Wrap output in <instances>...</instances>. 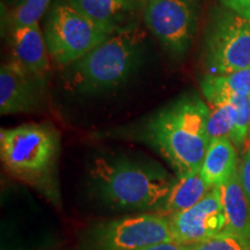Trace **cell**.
I'll list each match as a JSON object with an SVG mask.
<instances>
[{
  "mask_svg": "<svg viewBox=\"0 0 250 250\" xmlns=\"http://www.w3.org/2000/svg\"><path fill=\"white\" fill-rule=\"evenodd\" d=\"M51 0H23L15 9L13 18V29L29 26L39 22L42 15L49 8Z\"/></svg>",
  "mask_w": 250,
  "mask_h": 250,
  "instance_id": "cell-20",
  "label": "cell"
},
{
  "mask_svg": "<svg viewBox=\"0 0 250 250\" xmlns=\"http://www.w3.org/2000/svg\"><path fill=\"white\" fill-rule=\"evenodd\" d=\"M208 115V105L192 94L164 108L146 124L145 138L179 176L201 170L211 142Z\"/></svg>",
  "mask_w": 250,
  "mask_h": 250,
  "instance_id": "cell-1",
  "label": "cell"
},
{
  "mask_svg": "<svg viewBox=\"0 0 250 250\" xmlns=\"http://www.w3.org/2000/svg\"><path fill=\"white\" fill-rule=\"evenodd\" d=\"M235 124L234 108L229 102L210 104V115L208 120V133L210 139L229 138Z\"/></svg>",
  "mask_w": 250,
  "mask_h": 250,
  "instance_id": "cell-17",
  "label": "cell"
},
{
  "mask_svg": "<svg viewBox=\"0 0 250 250\" xmlns=\"http://www.w3.org/2000/svg\"><path fill=\"white\" fill-rule=\"evenodd\" d=\"M45 77L31 73L12 61L0 68V114L34 111L42 100Z\"/></svg>",
  "mask_w": 250,
  "mask_h": 250,
  "instance_id": "cell-10",
  "label": "cell"
},
{
  "mask_svg": "<svg viewBox=\"0 0 250 250\" xmlns=\"http://www.w3.org/2000/svg\"><path fill=\"white\" fill-rule=\"evenodd\" d=\"M140 250H189V246L181 245L176 241H168L156 243V245L146 247V248Z\"/></svg>",
  "mask_w": 250,
  "mask_h": 250,
  "instance_id": "cell-23",
  "label": "cell"
},
{
  "mask_svg": "<svg viewBox=\"0 0 250 250\" xmlns=\"http://www.w3.org/2000/svg\"><path fill=\"white\" fill-rule=\"evenodd\" d=\"M189 250H250V239L223 230L205 241L189 246Z\"/></svg>",
  "mask_w": 250,
  "mask_h": 250,
  "instance_id": "cell-19",
  "label": "cell"
},
{
  "mask_svg": "<svg viewBox=\"0 0 250 250\" xmlns=\"http://www.w3.org/2000/svg\"><path fill=\"white\" fill-rule=\"evenodd\" d=\"M204 59L208 74L250 67V21L228 8L215 12L206 28Z\"/></svg>",
  "mask_w": 250,
  "mask_h": 250,
  "instance_id": "cell-6",
  "label": "cell"
},
{
  "mask_svg": "<svg viewBox=\"0 0 250 250\" xmlns=\"http://www.w3.org/2000/svg\"><path fill=\"white\" fill-rule=\"evenodd\" d=\"M89 175L109 204L132 210L164 206L176 181L161 168L126 159L95 158Z\"/></svg>",
  "mask_w": 250,
  "mask_h": 250,
  "instance_id": "cell-3",
  "label": "cell"
},
{
  "mask_svg": "<svg viewBox=\"0 0 250 250\" xmlns=\"http://www.w3.org/2000/svg\"><path fill=\"white\" fill-rule=\"evenodd\" d=\"M239 175L243 190L250 202V149L243 156L241 165L239 166Z\"/></svg>",
  "mask_w": 250,
  "mask_h": 250,
  "instance_id": "cell-22",
  "label": "cell"
},
{
  "mask_svg": "<svg viewBox=\"0 0 250 250\" xmlns=\"http://www.w3.org/2000/svg\"><path fill=\"white\" fill-rule=\"evenodd\" d=\"M248 138H250V131H249V137H248Z\"/></svg>",
  "mask_w": 250,
  "mask_h": 250,
  "instance_id": "cell-24",
  "label": "cell"
},
{
  "mask_svg": "<svg viewBox=\"0 0 250 250\" xmlns=\"http://www.w3.org/2000/svg\"><path fill=\"white\" fill-rule=\"evenodd\" d=\"M237 169L235 146L230 139H211L201 167V175L205 182L212 188L219 187L229 180Z\"/></svg>",
  "mask_w": 250,
  "mask_h": 250,
  "instance_id": "cell-14",
  "label": "cell"
},
{
  "mask_svg": "<svg viewBox=\"0 0 250 250\" xmlns=\"http://www.w3.org/2000/svg\"><path fill=\"white\" fill-rule=\"evenodd\" d=\"M59 149L54 127L24 124L0 132V155L6 169L28 183L42 181L51 171Z\"/></svg>",
  "mask_w": 250,
  "mask_h": 250,
  "instance_id": "cell-4",
  "label": "cell"
},
{
  "mask_svg": "<svg viewBox=\"0 0 250 250\" xmlns=\"http://www.w3.org/2000/svg\"><path fill=\"white\" fill-rule=\"evenodd\" d=\"M168 219L174 241L181 245H196L223 232L226 227V217L219 187L212 188L192 208L171 214Z\"/></svg>",
  "mask_w": 250,
  "mask_h": 250,
  "instance_id": "cell-9",
  "label": "cell"
},
{
  "mask_svg": "<svg viewBox=\"0 0 250 250\" xmlns=\"http://www.w3.org/2000/svg\"><path fill=\"white\" fill-rule=\"evenodd\" d=\"M111 34L67 0L56 1L45 19L46 49L61 67L66 68L79 61Z\"/></svg>",
  "mask_w": 250,
  "mask_h": 250,
  "instance_id": "cell-5",
  "label": "cell"
},
{
  "mask_svg": "<svg viewBox=\"0 0 250 250\" xmlns=\"http://www.w3.org/2000/svg\"><path fill=\"white\" fill-rule=\"evenodd\" d=\"M225 7L250 21V0H221Z\"/></svg>",
  "mask_w": 250,
  "mask_h": 250,
  "instance_id": "cell-21",
  "label": "cell"
},
{
  "mask_svg": "<svg viewBox=\"0 0 250 250\" xmlns=\"http://www.w3.org/2000/svg\"><path fill=\"white\" fill-rule=\"evenodd\" d=\"M174 241L169 219L139 214L111 220L92 233V250H140L156 243Z\"/></svg>",
  "mask_w": 250,
  "mask_h": 250,
  "instance_id": "cell-8",
  "label": "cell"
},
{
  "mask_svg": "<svg viewBox=\"0 0 250 250\" xmlns=\"http://www.w3.org/2000/svg\"><path fill=\"white\" fill-rule=\"evenodd\" d=\"M201 88L208 104L225 102L232 95H250V67L227 74H206Z\"/></svg>",
  "mask_w": 250,
  "mask_h": 250,
  "instance_id": "cell-15",
  "label": "cell"
},
{
  "mask_svg": "<svg viewBox=\"0 0 250 250\" xmlns=\"http://www.w3.org/2000/svg\"><path fill=\"white\" fill-rule=\"evenodd\" d=\"M227 101L233 105L235 114V124L230 142L235 147L241 148L250 131V95H232Z\"/></svg>",
  "mask_w": 250,
  "mask_h": 250,
  "instance_id": "cell-18",
  "label": "cell"
},
{
  "mask_svg": "<svg viewBox=\"0 0 250 250\" xmlns=\"http://www.w3.org/2000/svg\"><path fill=\"white\" fill-rule=\"evenodd\" d=\"M212 190L202 177L201 170L179 176L164 204V212L174 214L186 211L202 201Z\"/></svg>",
  "mask_w": 250,
  "mask_h": 250,
  "instance_id": "cell-16",
  "label": "cell"
},
{
  "mask_svg": "<svg viewBox=\"0 0 250 250\" xmlns=\"http://www.w3.org/2000/svg\"><path fill=\"white\" fill-rule=\"evenodd\" d=\"M145 41V31L138 26L115 31L65 68V88L81 94L118 88L129 80L142 62Z\"/></svg>",
  "mask_w": 250,
  "mask_h": 250,
  "instance_id": "cell-2",
  "label": "cell"
},
{
  "mask_svg": "<svg viewBox=\"0 0 250 250\" xmlns=\"http://www.w3.org/2000/svg\"><path fill=\"white\" fill-rule=\"evenodd\" d=\"M199 11L197 0H147L144 20L165 49L182 57L196 35Z\"/></svg>",
  "mask_w": 250,
  "mask_h": 250,
  "instance_id": "cell-7",
  "label": "cell"
},
{
  "mask_svg": "<svg viewBox=\"0 0 250 250\" xmlns=\"http://www.w3.org/2000/svg\"><path fill=\"white\" fill-rule=\"evenodd\" d=\"M219 189L226 217L225 230L250 239V202L242 188L239 169Z\"/></svg>",
  "mask_w": 250,
  "mask_h": 250,
  "instance_id": "cell-13",
  "label": "cell"
},
{
  "mask_svg": "<svg viewBox=\"0 0 250 250\" xmlns=\"http://www.w3.org/2000/svg\"><path fill=\"white\" fill-rule=\"evenodd\" d=\"M71 5L110 31L126 29L134 26L140 0H67Z\"/></svg>",
  "mask_w": 250,
  "mask_h": 250,
  "instance_id": "cell-11",
  "label": "cell"
},
{
  "mask_svg": "<svg viewBox=\"0 0 250 250\" xmlns=\"http://www.w3.org/2000/svg\"><path fill=\"white\" fill-rule=\"evenodd\" d=\"M12 49L14 62L31 73L45 77L49 70V52L39 22L14 28Z\"/></svg>",
  "mask_w": 250,
  "mask_h": 250,
  "instance_id": "cell-12",
  "label": "cell"
}]
</instances>
